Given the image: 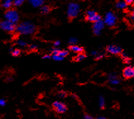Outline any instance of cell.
Segmentation results:
<instances>
[{"instance_id": "28", "label": "cell", "mask_w": 134, "mask_h": 119, "mask_svg": "<svg viewBox=\"0 0 134 119\" xmlns=\"http://www.w3.org/2000/svg\"><path fill=\"white\" fill-rule=\"evenodd\" d=\"M59 96L60 98H65L66 96V94H65V93L63 92V91H62V92H60L59 93Z\"/></svg>"}, {"instance_id": "11", "label": "cell", "mask_w": 134, "mask_h": 119, "mask_svg": "<svg viewBox=\"0 0 134 119\" xmlns=\"http://www.w3.org/2000/svg\"><path fill=\"white\" fill-rule=\"evenodd\" d=\"M108 80L112 85H117L120 83V79L115 74H111L108 75Z\"/></svg>"}, {"instance_id": "17", "label": "cell", "mask_w": 134, "mask_h": 119, "mask_svg": "<svg viewBox=\"0 0 134 119\" xmlns=\"http://www.w3.org/2000/svg\"><path fill=\"white\" fill-rule=\"evenodd\" d=\"M85 58H86V55H85L84 54H83L82 53H78V55H77L75 56V59L77 62H80V61L84 59Z\"/></svg>"}, {"instance_id": "29", "label": "cell", "mask_w": 134, "mask_h": 119, "mask_svg": "<svg viewBox=\"0 0 134 119\" xmlns=\"http://www.w3.org/2000/svg\"><path fill=\"white\" fill-rule=\"evenodd\" d=\"M102 58H103V54H100V53H99L98 55H97L96 56V58L97 59H101Z\"/></svg>"}, {"instance_id": "22", "label": "cell", "mask_w": 134, "mask_h": 119, "mask_svg": "<svg viewBox=\"0 0 134 119\" xmlns=\"http://www.w3.org/2000/svg\"><path fill=\"white\" fill-rule=\"evenodd\" d=\"M25 0H13V5L15 7H20L24 3Z\"/></svg>"}, {"instance_id": "3", "label": "cell", "mask_w": 134, "mask_h": 119, "mask_svg": "<svg viewBox=\"0 0 134 119\" xmlns=\"http://www.w3.org/2000/svg\"><path fill=\"white\" fill-rule=\"evenodd\" d=\"M4 17L7 20L16 24L19 20V14L15 10L9 9L4 14Z\"/></svg>"}, {"instance_id": "10", "label": "cell", "mask_w": 134, "mask_h": 119, "mask_svg": "<svg viewBox=\"0 0 134 119\" xmlns=\"http://www.w3.org/2000/svg\"><path fill=\"white\" fill-rule=\"evenodd\" d=\"M107 51L112 55H119L121 53V49L118 46L110 45L108 46Z\"/></svg>"}, {"instance_id": "20", "label": "cell", "mask_w": 134, "mask_h": 119, "mask_svg": "<svg viewBox=\"0 0 134 119\" xmlns=\"http://www.w3.org/2000/svg\"><path fill=\"white\" fill-rule=\"evenodd\" d=\"M129 20L132 24L134 25V7L131 11L130 15H129Z\"/></svg>"}, {"instance_id": "6", "label": "cell", "mask_w": 134, "mask_h": 119, "mask_svg": "<svg viewBox=\"0 0 134 119\" xmlns=\"http://www.w3.org/2000/svg\"><path fill=\"white\" fill-rule=\"evenodd\" d=\"M54 110L58 113H63L67 110V106L65 103L61 101H55L53 103Z\"/></svg>"}, {"instance_id": "2", "label": "cell", "mask_w": 134, "mask_h": 119, "mask_svg": "<svg viewBox=\"0 0 134 119\" xmlns=\"http://www.w3.org/2000/svg\"><path fill=\"white\" fill-rule=\"evenodd\" d=\"M80 12V6L78 4L71 3L68 5L67 9V15L70 19L76 17Z\"/></svg>"}, {"instance_id": "4", "label": "cell", "mask_w": 134, "mask_h": 119, "mask_svg": "<svg viewBox=\"0 0 134 119\" xmlns=\"http://www.w3.org/2000/svg\"><path fill=\"white\" fill-rule=\"evenodd\" d=\"M0 28L4 31L9 32V33H12L16 29V27L15 23L10 22L7 20H3L0 22Z\"/></svg>"}, {"instance_id": "21", "label": "cell", "mask_w": 134, "mask_h": 119, "mask_svg": "<svg viewBox=\"0 0 134 119\" xmlns=\"http://www.w3.org/2000/svg\"><path fill=\"white\" fill-rule=\"evenodd\" d=\"M51 58H53L55 61H62L65 58L62 57V56L58 55H53L51 56Z\"/></svg>"}, {"instance_id": "27", "label": "cell", "mask_w": 134, "mask_h": 119, "mask_svg": "<svg viewBox=\"0 0 134 119\" xmlns=\"http://www.w3.org/2000/svg\"><path fill=\"white\" fill-rule=\"evenodd\" d=\"M6 105V101L4 99H0V106H4Z\"/></svg>"}, {"instance_id": "23", "label": "cell", "mask_w": 134, "mask_h": 119, "mask_svg": "<svg viewBox=\"0 0 134 119\" xmlns=\"http://www.w3.org/2000/svg\"><path fill=\"white\" fill-rule=\"evenodd\" d=\"M12 55L13 56H18L20 55V51L18 49H15L12 51Z\"/></svg>"}, {"instance_id": "19", "label": "cell", "mask_w": 134, "mask_h": 119, "mask_svg": "<svg viewBox=\"0 0 134 119\" xmlns=\"http://www.w3.org/2000/svg\"><path fill=\"white\" fill-rule=\"evenodd\" d=\"M99 105L101 108H104L105 106V100L104 97L100 96L99 98Z\"/></svg>"}, {"instance_id": "31", "label": "cell", "mask_w": 134, "mask_h": 119, "mask_svg": "<svg viewBox=\"0 0 134 119\" xmlns=\"http://www.w3.org/2000/svg\"><path fill=\"white\" fill-rule=\"evenodd\" d=\"M98 54H99V53L97 52V51H92V52H91V55H92V56H95V57L97 55H98Z\"/></svg>"}, {"instance_id": "8", "label": "cell", "mask_w": 134, "mask_h": 119, "mask_svg": "<svg viewBox=\"0 0 134 119\" xmlns=\"http://www.w3.org/2000/svg\"><path fill=\"white\" fill-rule=\"evenodd\" d=\"M104 22L102 20L94 22L93 24V32L96 35H99L104 27Z\"/></svg>"}, {"instance_id": "14", "label": "cell", "mask_w": 134, "mask_h": 119, "mask_svg": "<svg viewBox=\"0 0 134 119\" xmlns=\"http://www.w3.org/2000/svg\"><path fill=\"white\" fill-rule=\"evenodd\" d=\"M29 2L34 7H40L43 5L44 0H28Z\"/></svg>"}, {"instance_id": "1", "label": "cell", "mask_w": 134, "mask_h": 119, "mask_svg": "<svg viewBox=\"0 0 134 119\" xmlns=\"http://www.w3.org/2000/svg\"><path fill=\"white\" fill-rule=\"evenodd\" d=\"M36 26L30 22H24L16 27V31L22 35L32 34L36 31Z\"/></svg>"}, {"instance_id": "13", "label": "cell", "mask_w": 134, "mask_h": 119, "mask_svg": "<svg viewBox=\"0 0 134 119\" xmlns=\"http://www.w3.org/2000/svg\"><path fill=\"white\" fill-rule=\"evenodd\" d=\"M13 4V0H3L1 2V7L5 9H10Z\"/></svg>"}, {"instance_id": "5", "label": "cell", "mask_w": 134, "mask_h": 119, "mask_svg": "<svg viewBox=\"0 0 134 119\" xmlns=\"http://www.w3.org/2000/svg\"><path fill=\"white\" fill-rule=\"evenodd\" d=\"M117 19L116 15L113 12H108L105 15L104 24L109 27H113L116 23Z\"/></svg>"}, {"instance_id": "18", "label": "cell", "mask_w": 134, "mask_h": 119, "mask_svg": "<svg viewBox=\"0 0 134 119\" xmlns=\"http://www.w3.org/2000/svg\"><path fill=\"white\" fill-rule=\"evenodd\" d=\"M41 12L44 14H46V13H48L49 12H50V8L48 6L44 5V6H42L41 8Z\"/></svg>"}, {"instance_id": "26", "label": "cell", "mask_w": 134, "mask_h": 119, "mask_svg": "<svg viewBox=\"0 0 134 119\" xmlns=\"http://www.w3.org/2000/svg\"><path fill=\"white\" fill-rule=\"evenodd\" d=\"M77 42V40L75 37H71L69 39V43L71 45H75Z\"/></svg>"}, {"instance_id": "35", "label": "cell", "mask_w": 134, "mask_h": 119, "mask_svg": "<svg viewBox=\"0 0 134 119\" xmlns=\"http://www.w3.org/2000/svg\"><path fill=\"white\" fill-rule=\"evenodd\" d=\"M127 4H132L134 0H124Z\"/></svg>"}, {"instance_id": "25", "label": "cell", "mask_w": 134, "mask_h": 119, "mask_svg": "<svg viewBox=\"0 0 134 119\" xmlns=\"http://www.w3.org/2000/svg\"><path fill=\"white\" fill-rule=\"evenodd\" d=\"M122 58L123 59V61L125 62L126 63H129V62H130V58H129V56H128L127 55L124 54V53L122 55Z\"/></svg>"}, {"instance_id": "34", "label": "cell", "mask_w": 134, "mask_h": 119, "mask_svg": "<svg viewBox=\"0 0 134 119\" xmlns=\"http://www.w3.org/2000/svg\"><path fill=\"white\" fill-rule=\"evenodd\" d=\"M84 119H94V118H92L91 116H90L89 115H84Z\"/></svg>"}, {"instance_id": "30", "label": "cell", "mask_w": 134, "mask_h": 119, "mask_svg": "<svg viewBox=\"0 0 134 119\" xmlns=\"http://www.w3.org/2000/svg\"><path fill=\"white\" fill-rule=\"evenodd\" d=\"M37 46L36 45H32L31 46H30V49L31 50H36V49H37Z\"/></svg>"}, {"instance_id": "32", "label": "cell", "mask_w": 134, "mask_h": 119, "mask_svg": "<svg viewBox=\"0 0 134 119\" xmlns=\"http://www.w3.org/2000/svg\"><path fill=\"white\" fill-rule=\"evenodd\" d=\"M60 42L59 41H56L54 42V45L55 47H58V46H60Z\"/></svg>"}, {"instance_id": "33", "label": "cell", "mask_w": 134, "mask_h": 119, "mask_svg": "<svg viewBox=\"0 0 134 119\" xmlns=\"http://www.w3.org/2000/svg\"><path fill=\"white\" fill-rule=\"evenodd\" d=\"M51 58V56L50 55H45L44 56H43L44 59H49Z\"/></svg>"}, {"instance_id": "9", "label": "cell", "mask_w": 134, "mask_h": 119, "mask_svg": "<svg viewBox=\"0 0 134 119\" xmlns=\"http://www.w3.org/2000/svg\"><path fill=\"white\" fill-rule=\"evenodd\" d=\"M123 75L125 78L129 79L134 77V67L129 66L126 67L123 71Z\"/></svg>"}, {"instance_id": "12", "label": "cell", "mask_w": 134, "mask_h": 119, "mask_svg": "<svg viewBox=\"0 0 134 119\" xmlns=\"http://www.w3.org/2000/svg\"><path fill=\"white\" fill-rule=\"evenodd\" d=\"M52 53L53 55H58L62 57L65 58L68 54V51L66 50H60L58 48H54L52 49Z\"/></svg>"}, {"instance_id": "15", "label": "cell", "mask_w": 134, "mask_h": 119, "mask_svg": "<svg viewBox=\"0 0 134 119\" xmlns=\"http://www.w3.org/2000/svg\"><path fill=\"white\" fill-rule=\"evenodd\" d=\"M127 4L124 0H118L116 3V7L120 10H123L127 7Z\"/></svg>"}, {"instance_id": "36", "label": "cell", "mask_w": 134, "mask_h": 119, "mask_svg": "<svg viewBox=\"0 0 134 119\" xmlns=\"http://www.w3.org/2000/svg\"><path fill=\"white\" fill-rule=\"evenodd\" d=\"M96 119H106L105 117H97Z\"/></svg>"}, {"instance_id": "24", "label": "cell", "mask_w": 134, "mask_h": 119, "mask_svg": "<svg viewBox=\"0 0 134 119\" xmlns=\"http://www.w3.org/2000/svg\"><path fill=\"white\" fill-rule=\"evenodd\" d=\"M17 44L21 47H24V46H27V42H25V41L22 40V39H19V40H18Z\"/></svg>"}, {"instance_id": "16", "label": "cell", "mask_w": 134, "mask_h": 119, "mask_svg": "<svg viewBox=\"0 0 134 119\" xmlns=\"http://www.w3.org/2000/svg\"><path fill=\"white\" fill-rule=\"evenodd\" d=\"M70 50L72 52L76 53H82V51H83V48L77 45H71L70 48Z\"/></svg>"}, {"instance_id": "7", "label": "cell", "mask_w": 134, "mask_h": 119, "mask_svg": "<svg viewBox=\"0 0 134 119\" xmlns=\"http://www.w3.org/2000/svg\"><path fill=\"white\" fill-rule=\"evenodd\" d=\"M86 19L89 22L94 23L101 20L100 15L97 14L96 12L93 11V10H89L87 12Z\"/></svg>"}]
</instances>
